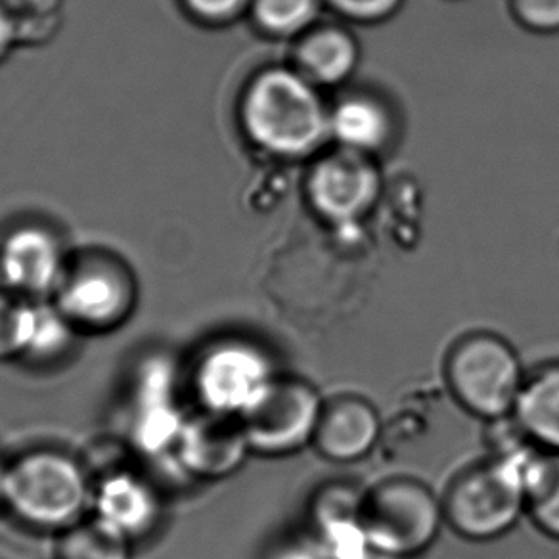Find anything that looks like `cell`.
<instances>
[{"label": "cell", "mask_w": 559, "mask_h": 559, "mask_svg": "<svg viewBox=\"0 0 559 559\" xmlns=\"http://www.w3.org/2000/svg\"><path fill=\"white\" fill-rule=\"evenodd\" d=\"M343 14L355 17H380L395 9L396 0H330Z\"/></svg>", "instance_id": "cell-25"}, {"label": "cell", "mask_w": 559, "mask_h": 559, "mask_svg": "<svg viewBox=\"0 0 559 559\" xmlns=\"http://www.w3.org/2000/svg\"><path fill=\"white\" fill-rule=\"evenodd\" d=\"M276 376L263 347L228 337L203 350L192 383L203 411L240 418Z\"/></svg>", "instance_id": "cell-8"}, {"label": "cell", "mask_w": 559, "mask_h": 559, "mask_svg": "<svg viewBox=\"0 0 559 559\" xmlns=\"http://www.w3.org/2000/svg\"><path fill=\"white\" fill-rule=\"evenodd\" d=\"M380 412L368 399L340 395L322 411L312 447L334 464H355L368 459L381 439Z\"/></svg>", "instance_id": "cell-12"}, {"label": "cell", "mask_w": 559, "mask_h": 559, "mask_svg": "<svg viewBox=\"0 0 559 559\" xmlns=\"http://www.w3.org/2000/svg\"><path fill=\"white\" fill-rule=\"evenodd\" d=\"M131 538L100 518L81 520L60 533L58 559H129Z\"/></svg>", "instance_id": "cell-17"}, {"label": "cell", "mask_w": 559, "mask_h": 559, "mask_svg": "<svg viewBox=\"0 0 559 559\" xmlns=\"http://www.w3.org/2000/svg\"><path fill=\"white\" fill-rule=\"evenodd\" d=\"M58 311L75 330L94 334L121 326L131 317L136 286L123 264L91 257L68 266L55 292Z\"/></svg>", "instance_id": "cell-7"}, {"label": "cell", "mask_w": 559, "mask_h": 559, "mask_svg": "<svg viewBox=\"0 0 559 559\" xmlns=\"http://www.w3.org/2000/svg\"><path fill=\"white\" fill-rule=\"evenodd\" d=\"M88 498L85 466L66 452H25L7 466L2 500L29 527L63 533L81 521Z\"/></svg>", "instance_id": "cell-1"}, {"label": "cell", "mask_w": 559, "mask_h": 559, "mask_svg": "<svg viewBox=\"0 0 559 559\" xmlns=\"http://www.w3.org/2000/svg\"><path fill=\"white\" fill-rule=\"evenodd\" d=\"M366 490L350 481L322 485L309 504V531L328 559H372L365 520Z\"/></svg>", "instance_id": "cell-9"}, {"label": "cell", "mask_w": 559, "mask_h": 559, "mask_svg": "<svg viewBox=\"0 0 559 559\" xmlns=\"http://www.w3.org/2000/svg\"><path fill=\"white\" fill-rule=\"evenodd\" d=\"M37 305L0 294V362L27 355L37 326Z\"/></svg>", "instance_id": "cell-20"}, {"label": "cell", "mask_w": 559, "mask_h": 559, "mask_svg": "<svg viewBox=\"0 0 559 559\" xmlns=\"http://www.w3.org/2000/svg\"><path fill=\"white\" fill-rule=\"evenodd\" d=\"M243 123L259 146L297 156L319 146L330 117L311 85L289 71H271L249 88Z\"/></svg>", "instance_id": "cell-3"}, {"label": "cell", "mask_w": 559, "mask_h": 559, "mask_svg": "<svg viewBox=\"0 0 559 559\" xmlns=\"http://www.w3.org/2000/svg\"><path fill=\"white\" fill-rule=\"evenodd\" d=\"M523 487L535 527L559 540V454L540 452L523 477Z\"/></svg>", "instance_id": "cell-16"}, {"label": "cell", "mask_w": 559, "mask_h": 559, "mask_svg": "<svg viewBox=\"0 0 559 559\" xmlns=\"http://www.w3.org/2000/svg\"><path fill=\"white\" fill-rule=\"evenodd\" d=\"M324 401L319 389L294 376H276L240 416L253 454L288 459L314 443Z\"/></svg>", "instance_id": "cell-6"}, {"label": "cell", "mask_w": 559, "mask_h": 559, "mask_svg": "<svg viewBox=\"0 0 559 559\" xmlns=\"http://www.w3.org/2000/svg\"><path fill=\"white\" fill-rule=\"evenodd\" d=\"M266 559H328V556L307 528L299 535L286 536L278 544H274Z\"/></svg>", "instance_id": "cell-22"}, {"label": "cell", "mask_w": 559, "mask_h": 559, "mask_svg": "<svg viewBox=\"0 0 559 559\" xmlns=\"http://www.w3.org/2000/svg\"><path fill=\"white\" fill-rule=\"evenodd\" d=\"M175 447L188 474L210 481L240 472L251 454L240 418L210 411L185 421Z\"/></svg>", "instance_id": "cell-10"}, {"label": "cell", "mask_w": 559, "mask_h": 559, "mask_svg": "<svg viewBox=\"0 0 559 559\" xmlns=\"http://www.w3.org/2000/svg\"><path fill=\"white\" fill-rule=\"evenodd\" d=\"M255 16L269 32H299L317 16V0H257Z\"/></svg>", "instance_id": "cell-21"}, {"label": "cell", "mask_w": 559, "mask_h": 559, "mask_svg": "<svg viewBox=\"0 0 559 559\" xmlns=\"http://www.w3.org/2000/svg\"><path fill=\"white\" fill-rule=\"evenodd\" d=\"M16 40V25L9 16V12L0 9V58L9 52Z\"/></svg>", "instance_id": "cell-26"}, {"label": "cell", "mask_w": 559, "mask_h": 559, "mask_svg": "<svg viewBox=\"0 0 559 559\" xmlns=\"http://www.w3.org/2000/svg\"><path fill=\"white\" fill-rule=\"evenodd\" d=\"M330 132L350 152L373 150L388 136V119L372 102L347 100L330 117Z\"/></svg>", "instance_id": "cell-18"}, {"label": "cell", "mask_w": 559, "mask_h": 559, "mask_svg": "<svg viewBox=\"0 0 559 559\" xmlns=\"http://www.w3.org/2000/svg\"><path fill=\"white\" fill-rule=\"evenodd\" d=\"M68 271L60 241L45 228L14 230L0 248V278L25 297L55 294Z\"/></svg>", "instance_id": "cell-11"}, {"label": "cell", "mask_w": 559, "mask_h": 559, "mask_svg": "<svg viewBox=\"0 0 559 559\" xmlns=\"http://www.w3.org/2000/svg\"><path fill=\"white\" fill-rule=\"evenodd\" d=\"M444 523L464 540L492 543L508 535L527 498L520 475L498 460L467 467L452 479L443 497Z\"/></svg>", "instance_id": "cell-5"}, {"label": "cell", "mask_w": 559, "mask_h": 559, "mask_svg": "<svg viewBox=\"0 0 559 559\" xmlns=\"http://www.w3.org/2000/svg\"><path fill=\"white\" fill-rule=\"evenodd\" d=\"M521 17L533 27H559V0H518Z\"/></svg>", "instance_id": "cell-23"}, {"label": "cell", "mask_w": 559, "mask_h": 559, "mask_svg": "<svg viewBox=\"0 0 559 559\" xmlns=\"http://www.w3.org/2000/svg\"><path fill=\"white\" fill-rule=\"evenodd\" d=\"M4 474H7V466L0 464V500H2V489H4Z\"/></svg>", "instance_id": "cell-27"}, {"label": "cell", "mask_w": 559, "mask_h": 559, "mask_svg": "<svg viewBox=\"0 0 559 559\" xmlns=\"http://www.w3.org/2000/svg\"><path fill=\"white\" fill-rule=\"evenodd\" d=\"M355 58L357 52L349 37L335 32L320 33L301 50L305 70L320 83H335L347 78Z\"/></svg>", "instance_id": "cell-19"}, {"label": "cell", "mask_w": 559, "mask_h": 559, "mask_svg": "<svg viewBox=\"0 0 559 559\" xmlns=\"http://www.w3.org/2000/svg\"><path fill=\"white\" fill-rule=\"evenodd\" d=\"M444 381L462 411L483 421L512 416L527 373L512 343L495 332H467L444 357Z\"/></svg>", "instance_id": "cell-2"}, {"label": "cell", "mask_w": 559, "mask_h": 559, "mask_svg": "<svg viewBox=\"0 0 559 559\" xmlns=\"http://www.w3.org/2000/svg\"><path fill=\"white\" fill-rule=\"evenodd\" d=\"M365 520L376 556L418 558L441 535L443 498L418 479L391 477L366 490Z\"/></svg>", "instance_id": "cell-4"}, {"label": "cell", "mask_w": 559, "mask_h": 559, "mask_svg": "<svg viewBox=\"0 0 559 559\" xmlns=\"http://www.w3.org/2000/svg\"><path fill=\"white\" fill-rule=\"evenodd\" d=\"M188 9L207 22H223L238 14L248 0H185Z\"/></svg>", "instance_id": "cell-24"}, {"label": "cell", "mask_w": 559, "mask_h": 559, "mask_svg": "<svg viewBox=\"0 0 559 559\" xmlns=\"http://www.w3.org/2000/svg\"><path fill=\"white\" fill-rule=\"evenodd\" d=\"M512 418L538 449L559 454V360L527 373Z\"/></svg>", "instance_id": "cell-15"}, {"label": "cell", "mask_w": 559, "mask_h": 559, "mask_svg": "<svg viewBox=\"0 0 559 559\" xmlns=\"http://www.w3.org/2000/svg\"><path fill=\"white\" fill-rule=\"evenodd\" d=\"M94 500L98 518L131 540L146 535L159 518L156 490L139 475L117 467L102 477Z\"/></svg>", "instance_id": "cell-14"}, {"label": "cell", "mask_w": 559, "mask_h": 559, "mask_svg": "<svg viewBox=\"0 0 559 559\" xmlns=\"http://www.w3.org/2000/svg\"><path fill=\"white\" fill-rule=\"evenodd\" d=\"M378 179L357 154L330 157L312 175V200L326 217L349 223L373 202Z\"/></svg>", "instance_id": "cell-13"}]
</instances>
